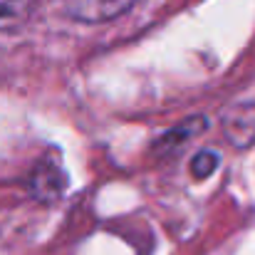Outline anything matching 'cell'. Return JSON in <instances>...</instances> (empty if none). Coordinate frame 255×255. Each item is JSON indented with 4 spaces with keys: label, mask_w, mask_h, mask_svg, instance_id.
I'll return each mask as SVG.
<instances>
[{
    "label": "cell",
    "mask_w": 255,
    "mask_h": 255,
    "mask_svg": "<svg viewBox=\"0 0 255 255\" xmlns=\"http://www.w3.org/2000/svg\"><path fill=\"white\" fill-rule=\"evenodd\" d=\"M134 0H62L70 17L82 22H107L131 7Z\"/></svg>",
    "instance_id": "1"
},
{
    "label": "cell",
    "mask_w": 255,
    "mask_h": 255,
    "mask_svg": "<svg viewBox=\"0 0 255 255\" xmlns=\"http://www.w3.org/2000/svg\"><path fill=\"white\" fill-rule=\"evenodd\" d=\"M223 134L236 149H248L255 144V104L233 107L223 117Z\"/></svg>",
    "instance_id": "2"
},
{
    "label": "cell",
    "mask_w": 255,
    "mask_h": 255,
    "mask_svg": "<svg viewBox=\"0 0 255 255\" xmlns=\"http://www.w3.org/2000/svg\"><path fill=\"white\" fill-rule=\"evenodd\" d=\"M30 7L32 0H0V30L17 27L20 22H25Z\"/></svg>",
    "instance_id": "3"
},
{
    "label": "cell",
    "mask_w": 255,
    "mask_h": 255,
    "mask_svg": "<svg viewBox=\"0 0 255 255\" xmlns=\"http://www.w3.org/2000/svg\"><path fill=\"white\" fill-rule=\"evenodd\" d=\"M216 169H218V154H216V151H211V149L198 151V154L193 156V161H191V176H193V178H198V181L208 178Z\"/></svg>",
    "instance_id": "4"
}]
</instances>
